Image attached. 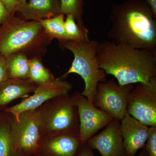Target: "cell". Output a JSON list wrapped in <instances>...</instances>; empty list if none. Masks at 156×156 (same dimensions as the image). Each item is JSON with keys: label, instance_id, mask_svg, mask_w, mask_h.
<instances>
[{"label": "cell", "instance_id": "obj_1", "mask_svg": "<svg viewBox=\"0 0 156 156\" xmlns=\"http://www.w3.org/2000/svg\"><path fill=\"white\" fill-rule=\"evenodd\" d=\"M110 18L107 36L112 41L156 54V17L147 0H127L114 5Z\"/></svg>", "mask_w": 156, "mask_h": 156}, {"label": "cell", "instance_id": "obj_2", "mask_svg": "<svg viewBox=\"0 0 156 156\" xmlns=\"http://www.w3.org/2000/svg\"><path fill=\"white\" fill-rule=\"evenodd\" d=\"M97 58L100 68L120 86L147 83L156 77V54L149 50L105 41L98 43Z\"/></svg>", "mask_w": 156, "mask_h": 156}, {"label": "cell", "instance_id": "obj_3", "mask_svg": "<svg viewBox=\"0 0 156 156\" xmlns=\"http://www.w3.org/2000/svg\"><path fill=\"white\" fill-rule=\"evenodd\" d=\"M11 14L0 27V54L5 57L21 52L29 58L43 57L53 39L39 21H28Z\"/></svg>", "mask_w": 156, "mask_h": 156}, {"label": "cell", "instance_id": "obj_4", "mask_svg": "<svg viewBox=\"0 0 156 156\" xmlns=\"http://www.w3.org/2000/svg\"><path fill=\"white\" fill-rule=\"evenodd\" d=\"M99 42L95 40L87 42L69 41L60 42L59 47L72 52L74 59L69 69L62 76L67 77L70 74L80 76L85 83V88L81 95L93 103L98 83L107 82V74L99 66L97 58Z\"/></svg>", "mask_w": 156, "mask_h": 156}, {"label": "cell", "instance_id": "obj_5", "mask_svg": "<svg viewBox=\"0 0 156 156\" xmlns=\"http://www.w3.org/2000/svg\"><path fill=\"white\" fill-rule=\"evenodd\" d=\"M76 92L58 95L37 108L40 133L80 135Z\"/></svg>", "mask_w": 156, "mask_h": 156}, {"label": "cell", "instance_id": "obj_6", "mask_svg": "<svg viewBox=\"0 0 156 156\" xmlns=\"http://www.w3.org/2000/svg\"><path fill=\"white\" fill-rule=\"evenodd\" d=\"M37 109L21 113L17 119L11 114L9 136L18 156H34L40 136Z\"/></svg>", "mask_w": 156, "mask_h": 156}, {"label": "cell", "instance_id": "obj_7", "mask_svg": "<svg viewBox=\"0 0 156 156\" xmlns=\"http://www.w3.org/2000/svg\"><path fill=\"white\" fill-rule=\"evenodd\" d=\"M134 87L133 84L120 86L112 80L98 83L93 105L120 122L127 113L128 98Z\"/></svg>", "mask_w": 156, "mask_h": 156}, {"label": "cell", "instance_id": "obj_8", "mask_svg": "<svg viewBox=\"0 0 156 156\" xmlns=\"http://www.w3.org/2000/svg\"><path fill=\"white\" fill-rule=\"evenodd\" d=\"M127 113L146 126H156V77L136 83L129 95Z\"/></svg>", "mask_w": 156, "mask_h": 156}, {"label": "cell", "instance_id": "obj_9", "mask_svg": "<svg viewBox=\"0 0 156 156\" xmlns=\"http://www.w3.org/2000/svg\"><path fill=\"white\" fill-rule=\"evenodd\" d=\"M62 76L50 83L38 86L32 95L24 98L14 106L7 107L5 111L13 115L16 119L23 112L35 109L53 98L69 93L72 89V84Z\"/></svg>", "mask_w": 156, "mask_h": 156}, {"label": "cell", "instance_id": "obj_10", "mask_svg": "<svg viewBox=\"0 0 156 156\" xmlns=\"http://www.w3.org/2000/svg\"><path fill=\"white\" fill-rule=\"evenodd\" d=\"M84 144L79 135L41 133L34 156H77Z\"/></svg>", "mask_w": 156, "mask_h": 156}, {"label": "cell", "instance_id": "obj_11", "mask_svg": "<svg viewBox=\"0 0 156 156\" xmlns=\"http://www.w3.org/2000/svg\"><path fill=\"white\" fill-rule=\"evenodd\" d=\"M77 106L80 120V138L83 143L113 120L109 115L94 106L81 94L77 100Z\"/></svg>", "mask_w": 156, "mask_h": 156}, {"label": "cell", "instance_id": "obj_12", "mask_svg": "<svg viewBox=\"0 0 156 156\" xmlns=\"http://www.w3.org/2000/svg\"><path fill=\"white\" fill-rule=\"evenodd\" d=\"M91 148L96 149L101 156H127L120 128V122L113 119L97 135L87 140Z\"/></svg>", "mask_w": 156, "mask_h": 156}, {"label": "cell", "instance_id": "obj_13", "mask_svg": "<svg viewBox=\"0 0 156 156\" xmlns=\"http://www.w3.org/2000/svg\"><path fill=\"white\" fill-rule=\"evenodd\" d=\"M120 128L126 156H135L137 151L145 147L148 126L127 113L120 121Z\"/></svg>", "mask_w": 156, "mask_h": 156}, {"label": "cell", "instance_id": "obj_14", "mask_svg": "<svg viewBox=\"0 0 156 156\" xmlns=\"http://www.w3.org/2000/svg\"><path fill=\"white\" fill-rule=\"evenodd\" d=\"M18 17L28 21H39L61 14L59 0H27L20 4L16 11Z\"/></svg>", "mask_w": 156, "mask_h": 156}, {"label": "cell", "instance_id": "obj_15", "mask_svg": "<svg viewBox=\"0 0 156 156\" xmlns=\"http://www.w3.org/2000/svg\"><path fill=\"white\" fill-rule=\"evenodd\" d=\"M37 85L29 79L9 78L0 83V112L15 99L25 98L34 92Z\"/></svg>", "mask_w": 156, "mask_h": 156}, {"label": "cell", "instance_id": "obj_16", "mask_svg": "<svg viewBox=\"0 0 156 156\" xmlns=\"http://www.w3.org/2000/svg\"><path fill=\"white\" fill-rule=\"evenodd\" d=\"M8 78L29 79L30 58L25 53L18 52L5 57Z\"/></svg>", "mask_w": 156, "mask_h": 156}, {"label": "cell", "instance_id": "obj_17", "mask_svg": "<svg viewBox=\"0 0 156 156\" xmlns=\"http://www.w3.org/2000/svg\"><path fill=\"white\" fill-rule=\"evenodd\" d=\"M42 58L40 57L30 58L29 79L37 86L48 83L56 79L50 70L44 66Z\"/></svg>", "mask_w": 156, "mask_h": 156}, {"label": "cell", "instance_id": "obj_18", "mask_svg": "<svg viewBox=\"0 0 156 156\" xmlns=\"http://www.w3.org/2000/svg\"><path fill=\"white\" fill-rule=\"evenodd\" d=\"M64 15L60 14L56 17L39 21L50 36L53 40L57 39L59 43L69 40L65 29Z\"/></svg>", "mask_w": 156, "mask_h": 156}, {"label": "cell", "instance_id": "obj_19", "mask_svg": "<svg viewBox=\"0 0 156 156\" xmlns=\"http://www.w3.org/2000/svg\"><path fill=\"white\" fill-rule=\"evenodd\" d=\"M11 114L0 112V156H18L11 147L9 136Z\"/></svg>", "mask_w": 156, "mask_h": 156}, {"label": "cell", "instance_id": "obj_20", "mask_svg": "<svg viewBox=\"0 0 156 156\" xmlns=\"http://www.w3.org/2000/svg\"><path fill=\"white\" fill-rule=\"evenodd\" d=\"M65 29L70 41L78 42H87L89 38V30L85 26H80L76 22L72 14L66 15L64 21Z\"/></svg>", "mask_w": 156, "mask_h": 156}, {"label": "cell", "instance_id": "obj_21", "mask_svg": "<svg viewBox=\"0 0 156 156\" xmlns=\"http://www.w3.org/2000/svg\"><path fill=\"white\" fill-rule=\"evenodd\" d=\"M61 14H71L74 17L77 23L85 26L83 20L85 0H59Z\"/></svg>", "mask_w": 156, "mask_h": 156}, {"label": "cell", "instance_id": "obj_22", "mask_svg": "<svg viewBox=\"0 0 156 156\" xmlns=\"http://www.w3.org/2000/svg\"><path fill=\"white\" fill-rule=\"evenodd\" d=\"M144 147L149 156H156V126L149 128Z\"/></svg>", "mask_w": 156, "mask_h": 156}, {"label": "cell", "instance_id": "obj_23", "mask_svg": "<svg viewBox=\"0 0 156 156\" xmlns=\"http://www.w3.org/2000/svg\"><path fill=\"white\" fill-rule=\"evenodd\" d=\"M1 1L11 14H16L17 8L20 4L17 0H1Z\"/></svg>", "mask_w": 156, "mask_h": 156}, {"label": "cell", "instance_id": "obj_24", "mask_svg": "<svg viewBox=\"0 0 156 156\" xmlns=\"http://www.w3.org/2000/svg\"><path fill=\"white\" fill-rule=\"evenodd\" d=\"M11 15L2 2L0 0V27L8 20Z\"/></svg>", "mask_w": 156, "mask_h": 156}, {"label": "cell", "instance_id": "obj_25", "mask_svg": "<svg viewBox=\"0 0 156 156\" xmlns=\"http://www.w3.org/2000/svg\"><path fill=\"white\" fill-rule=\"evenodd\" d=\"M8 79L6 72L5 57L0 54V83Z\"/></svg>", "mask_w": 156, "mask_h": 156}, {"label": "cell", "instance_id": "obj_26", "mask_svg": "<svg viewBox=\"0 0 156 156\" xmlns=\"http://www.w3.org/2000/svg\"><path fill=\"white\" fill-rule=\"evenodd\" d=\"M77 156H95L92 149L87 145V143L84 144L80 152Z\"/></svg>", "mask_w": 156, "mask_h": 156}, {"label": "cell", "instance_id": "obj_27", "mask_svg": "<svg viewBox=\"0 0 156 156\" xmlns=\"http://www.w3.org/2000/svg\"><path fill=\"white\" fill-rule=\"evenodd\" d=\"M152 11L156 17V0H147Z\"/></svg>", "mask_w": 156, "mask_h": 156}, {"label": "cell", "instance_id": "obj_28", "mask_svg": "<svg viewBox=\"0 0 156 156\" xmlns=\"http://www.w3.org/2000/svg\"><path fill=\"white\" fill-rule=\"evenodd\" d=\"M138 156H149V155L147 152L145 150V149H144L141 151V152L139 154H138Z\"/></svg>", "mask_w": 156, "mask_h": 156}, {"label": "cell", "instance_id": "obj_29", "mask_svg": "<svg viewBox=\"0 0 156 156\" xmlns=\"http://www.w3.org/2000/svg\"><path fill=\"white\" fill-rule=\"evenodd\" d=\"M27 0H17L18 2H19L20 4H23V3H25L27 1Z\"/></svg>", "mask_w": 156, "mask_h": 156}]
</instances>
